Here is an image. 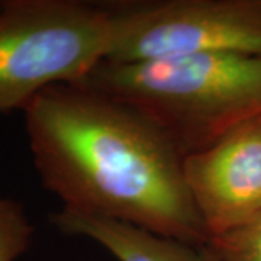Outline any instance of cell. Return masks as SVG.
Segmentation results:
<instances>
[{"label": "cell", "mask_w": 261, "mask_h": 261, "mask_svg": "<svg viewBox=\"0 0 261 261\" xmlns=\"http://www.w3.org/2000/svg\"><path fill=\"white\" fill-rule=\"evenodd\" d=\"M23 115L39 178L63 209L209 244L183 155L144 115L77 83L48 87Z\"/></svg>", "instance_id": "1"}, {"label": "cell", "mask_w": 261, "mask_h": 261, "mask_svg": "<svg viewBox=\"0 0 261 261\" xmlns=\"http://www.w3.org/2000/svg\"><path fill=\"white\" fill-rule=\"evenodd\" d=\"M77 84L144 115L183 157L261 118V56L103 61Z\"/></svg>", "instance_id": "2"}, {"label": "cell", "mask_w": 261, "mask_h": 261, "mask_svg": "<svg viewBox=\"0 0 261 261\" xmlns=\"http://www.w3.org/2000/svg\"><path fill=\"white\" fill-rule=\"evenodd\" d=\"M111 38L106 5L0 2V113L23 112L51 86L83 82L106 60Z\"/></svg>", "instance_id": "3"}, {"label": "cell", "mask_w": 261, "mask_h": 261, "mask_svg": "<svg viewBox=\"0 0 261 261\" xmlns=\"http://www.w3.org/2000/svg\"><path fill=\"white\" fill-rule=\"evenodd\" d=\"M105 61L142 63L196 54L261 56V0H152L106 5Z\"/></svg>", "instance_id": "4"}, {"label": "cell", "mask_w": 261, "mask_h": 261, "mask_svg": "<svg viewBox=\"0 0 261 261\" xmlns=\"http://www.w3.org/2000/svg\"><path fill=\"white\" fill-rule=\"evenodd\" d=\"M260 119L183 157L185 183L211 240L261 214Z\"/></svg>", "instance_id": "5"}, {"label": "cell", "mask_w": 261, "mask_h": 261, "mask_svg": "<svg viewBox=\"0 0 261 261\" xmlns=\"http://www.w3.org/2000/svg\"><path fill=\"white\" fill-rule=\"evenodd\" d=\"M51 222L65 235L97 243L118 261H219L207 245L197 247L100 216L61 207L51 215Z\"/></svg>", "instance_id": "6"}, {"label": "cell", "mask_w": 261, "mask_h": 261, "mask_svg": "<svg viewBox=\"0 0 261 261\" xmlns=\"http://www.w3.org/2000/svg\"><path fill=\"white\" fill-rule=\"evenodd\" d=\"M34 226L25 207L13 199L0 197V261H15L28 250Z\"/></svg>", "instance_id": "7"}, {"label": "cell", "mask_w": 261, "mask_h": 261, "mask_svg": "<svg viewBox=\"0 0 261 261\" xmlns=\"http://www.w3.org/2000/svg\"><path fill=\"white\" fill-rule=\"evenodd\" d=\"M207 248L219 261H261V214L248 224L212 238Z\"/></svg>", "instance_id": "8"}, {"label": "cell", "mask_w": 261, "mask_h": 261, "mask_svg": "<svg viewBox=\"0 0 261 261\" xmlns=\"http://www.w3.org/2000/svg\"><path fill=\"white\" fill-rule=\"evenodd\" d=\"M260 122H261V119H260Z\"/></svg>", "instance_id": "9"}]
</instances>
